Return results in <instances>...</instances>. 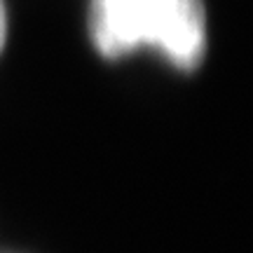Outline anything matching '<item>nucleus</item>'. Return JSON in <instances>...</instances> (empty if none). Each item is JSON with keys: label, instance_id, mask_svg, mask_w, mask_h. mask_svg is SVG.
Returning <instances> with one entry per match:
<instances>
[{"label": "nucleus", "instance_id": "f257e3e1", "mask_svg": "<svg viewBox=\"0 0 253 253\" xmlns=\"http://www.w3.org/2000/svg\"><path fill=\"white\" fill-rule=\"evenodd\" d=\"M87 28L96 52L106 59L153 47L176 68L195 71L207 52L202 0H89Z\"/></svg>", "mask_w": 253, "mask_h": 253}, {"label": "nucleus", "instance_id": "f03ea898", "mask_svg": "<svg viewBox=\"0 0 253 253\" xmlns=\"http://www.w3.org/2000/svg\"><path fill=\"white\" fill-rule=\"evenodd\" d=\"M7 38V9H5V0H0V49L5 45Z\"/></svg>", "mask_w": 253, "mask_h": 253}]
</instances>
